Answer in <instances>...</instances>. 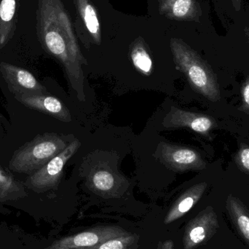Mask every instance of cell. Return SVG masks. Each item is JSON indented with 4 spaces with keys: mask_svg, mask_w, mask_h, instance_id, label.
<instances>
[{
    "mask_svg": "<svg viewBox=\"0 0 249 249\" xmlns=\"http://www.w3.org/2000/svg\"><path fill=\"white\" fill-rule=\"evenodd\" d=\"M35 29L47 52L65 68L73 88L83 96L80 65L86 64L74 35L72 23L61 0H35Z\"/></svg>",
    "mask_w": 249,
    "mask_h": 249,
    "instance_id": "obj_1",
    "label": "cell"
},
{
    "mask_svg": "<svg viewBox=\"0 0 249 249\" xmlns=\"http://www.w3.org/2000/svg\"><path fill=\"white\" fill-rule=\"evenodd\" d=\"M170 44L176 64L184 73L193 89L211 102H219L220 90L210 66L181 39L171 38Z\"/></svg>",
    "mask_w": 249,
    "mask_h": 249,
    "instance_id": "obj_2",
    "label": "cell"
},
{
    "mask_svg": "<svg viewBox=\"0 0 249 249\" xmlns=\"http://www.w3.org/2000/svg\"><path fill=\"white\" fill-rule=\"evenodd\" d=\"M70 143L55 133H44L16 149L9 162V169L18 174L37 171L64 150Z\"/></svg>",
    "mask_w": 249,
    "mask_h": 249,
    "instance_id": "obj_3",
    "label": "cell"
},
{
    "mask_svg": "<svg viewBox=\"0 0 249 249\" xmlns=\"http://www.w3.org/2000/svg\"><path fill=\"white\" fill-rule=\"evenodd\" d=\"M80 146V141L71 142L63 152L53 158L46 165L29 175L23 183L25 187L36 193L48 191L56 187L62 175L64 165Z\"/></svg>",
    "mask_w": 249,
    "mask_h": 249,
    "instance_id": "obj_4",
    "label": "cell"
},
{
    "mask_svg": "<svg viewBox=\"0 0 249 249\" xmlns=\"http://www.w3.org/2000/svg\"><path fill=\"white\" fill-rule=\"evenodd\" d=\"M130 234L121 227L101 225L54 241L45 249H80L93 247L112 238Z\"/></svg>",
    "mask_w": 249,
    "mask_h": 249,
    "instance_id": "obj_5",
    "label": "cell"
},
{
    "mask_svg": "<svg viewBox=\"0 0 249 249\" xmlns=\"http://www.w3.org/2000/svg\"><path fill=\"white\" fill-rule=\"evenodd\" d=\"M219 228L217 215L213 208H206L186 225L183 236L184 249H196L204 245Z\"/></svg>",
    "mask_w": 249,
    "mask_h": 249,
    "instance_id": "obj_6",
    "label": "cell"
},
{
    "mask_svg": "<svg viewBox=\"0 0 249 249\" xmlns=\"http://www.w3.org/2000/svg\"><path fill=\"white\" fill-rule=\"evenodd\" d=\"M158 150L161 162L174 171H201L206 168V162L200 154L190 148L162 142Z\"/></svg>",
    "mask_w": 249,
    "mask_h": 249,
    "instance_id": "obj_7",
    "label": "cell"
},
{
    "mask_svg": "<svg viewBox=\"0 0 249 249\" xmlns=\"http://www.w3.org/2000/svg\"><path fill=\"white\" fill-rule=\"evenodd\" d=\"M0 71L9 90L16 95H42L47 89L28 70L1 61Z\"/></svg>",
    "mask_w": 249,
    "mask_h": 249,
    "instance_id": "obj_8",
    "label": "cell"
},
{
    "mask_svg": "<svg viewBox=\"0 0 249 249\" xmlns=\"http://www.w3.org/2000/svg\"><path fill=\"white\" fill-rule=\"evenodd\" d=\"M166 128L188 127L200 134H209L216 127V123L212 117L202 114L194 113L188 111L172 108L162 122Z\"/></svg>",
    "mask_w": 249,
    "mask_h": 249,
    "instance_id": "obj_9",
    "label": "cell"
},
{
    "mask_svg": "<svg viewBox=\"0 0 249 249\" xmlns=\"http://www.w3.org/2000/svg\"><path fill=\"white\" fill-rule=\"evenodd\" d=\"M16 100L29 109L51 115L64 122L71 121L70 112L55 97L42 95H16Z\"/></svg>",
    "mask_w": 249,
    "mask_h": 249,
    "instance_id": "obj_10",
    "label": "cell"
},
{
    "mask_svg": "<svg viewBox=\"0 0 249 249\" xmlns=\"http://www.w3.org/2000/svg\"><path fill=\"white\" fill-rule=\"evenodd\" d=\"M160 14L171 20L199 21L202 15L197 0H158Z\"/></svg>",
    "mask_w": 249,
    "mask_h": 249,
    "instance_id": "obj_11",
    "label": "cell"
},
{
    "mask_svg": "<svg viewBox=\"0 0 249 249\" xmlns=\"http://www.w3.org/2000/svg\"><path fill=\"white\" fill-rule=\"evenodd\" d=\"M20 0H0V49L17 35Z\"/></svg>",
    "mask_w": 249,
    "mask_h": 249,
    "instance_id": "obj_12",
    "label": "cell"
},
{
    "mask_svg": "<svg viewBox=\"0 0 249 249\" xmlns=\"http://www.w3.org/2000/svg\"><path fill=\"white\" fill-rule=\"evenodd\" d=\"M207 188L206 182L200 183L184 192L174 203L164 219V224L169 225L188 213L203 196Z\"/></svg>",
    "mask_w": 249,
    "mask_h": 249,
    "instance_id": "obj_13",
    "label": "cell"
},
{
    "mask_svg": "<svg viewBox=\"0 0 249 249\" xmlns=\"http://www.w3.org/2000/svg\"><path fill=\"white\" fill-rule=\"evenodd\" d=\"M226 207L232 224L249 247V211L232 195L227 199Z\"/></svg>",
    "mask_w": 249,
    "mask_h": 249,
    "instance_id": "obj_14",
    "label": "cell"
},
{
    "mask_svg": "<svg viewBox=\"0 0 249 249\" xmlns=\"http://www.w3.org/2000/svg\"><path fill=\"white\" fill-rule=\"evenodd\" d=\"M74 3L77 12L93 42L100 45L102 42L100 22L94 6L90 0H74Z\"/></svg>",
    "mask_w": 249,
    "mask_h": 249,
    "instance_id": "obj_15",
    "label": "cell"
},
{
    "mask_svg": "<svg viewBox=\"0 0 249 249\" xmlns=\"http://www.w3.org/2000/svg\"><path fill=\"white\" fill-rule=\"evenodd\" d=\"M26 196L24 184L0 165V200H16Z\"/></svg>",
    "mask_w": 249,
    "mask_h": 249,
    "instance_id": "obj_16",
    "label": "cell"
},
{
    "mask_svg": "<svg viewBox=\"0 0 249 249\" xmlns=\"http://www.w3.org/2000/svg\"><path fill=\"white\" fill-rule=\"evenodd\" d=\"M130 58L138 71L144 75H150L153 70V64L149 53L145 48L143 39H136L132 44Z\"/></svg>",
    "mask_w": 249,
    "mask_h": 249,
    "instance_id": "obj_17",
    "label": "cell"
},
{
    "mask_svg": "<svg viewBox=\"0 0 249 249\" xmlns=\"http://www.w3.org/2000/svg\"><path fill=\"white\" fill-rule=\"evenodd\" d=\"M90 188L101 196H115L116 180L112 173L105 170L96 171L90 178Z\"/></svg>",
    "mask_w": 249,
    "mask_h": 249,
    "instance_id": "obj_18",
    "label": "cell"
},
{
    "mask_svg": "<svg viewBox=\"0 0 249 249\" xmlns=\"http://www.w3.org/2000/svg\"><path fill=\"white\" fill-rule=\"evenodd\" d=\"M139 236L129 234L100 243L97 245L80 249H139Z\"/></svg>",
    "mask_w": 249,
    "mask_h": 249,
    "instance_id": "obj_19",
    "label": "cell"
},
{
    "mask_svg": "<svg viewBox=\"0 0 249 249\" xmlns=\"http://www.w3.org/2000/svg\"><path fill=\"white\" fill-rule=\"evenodd\" d=\"M237 164L238 167L242 170L244 172L249 174V147L243 145L240 148L239 152L237 154L236 158Z\"/></svg>",
    "mask_w": 249,
    "mask_h": 249,
    "instance_id": "obj_20",
    "label": "cell"
},
{
    "mask_svg": "<svg viewBox=\"0 0 249 249\" xmlns=\"http://www.w3.org/2000/svg\"><path fill=\"white\" fill-rule=\"evenodd\" d=\"M242 95V109L249 115V77L246 79L241 89Z\"/></svg>",
    "mask_w": 249,
    "mask_h": 249,
    "instance_id": "obj_21",
    "label": "cell"
},
{
    "mask_svg": "<svg viewBox=\"0 0 249 249\" xmlns=\"http://www.w3.org/2000/svg\"><path fill=\"white\" fill-rule=\"evenodd\" d=\"M156 249H175L174 244L171 240H166L165 241L158 243Z\"/></svg>",
    "mask_w": 249,
    "mask_h": 249,
    "instance_id": "obj_22",
    "label": "cell"
},
{
    "mask_svg": "<svg viewBox=\"0 0 249 249\" xmlns=\"http://www.w3.org/2000/svg\"><path fill=\"white\" fill-rule=\"evenodd\" d=\"M231 1L235 10L236 11H240L241 8V4H242V0H231Z\"/></svg>",
    "mask_w": 249,
    "mask_h": 249,
    "instance_id": "obj_23",
    "label": "cell"
}]
</instances>
